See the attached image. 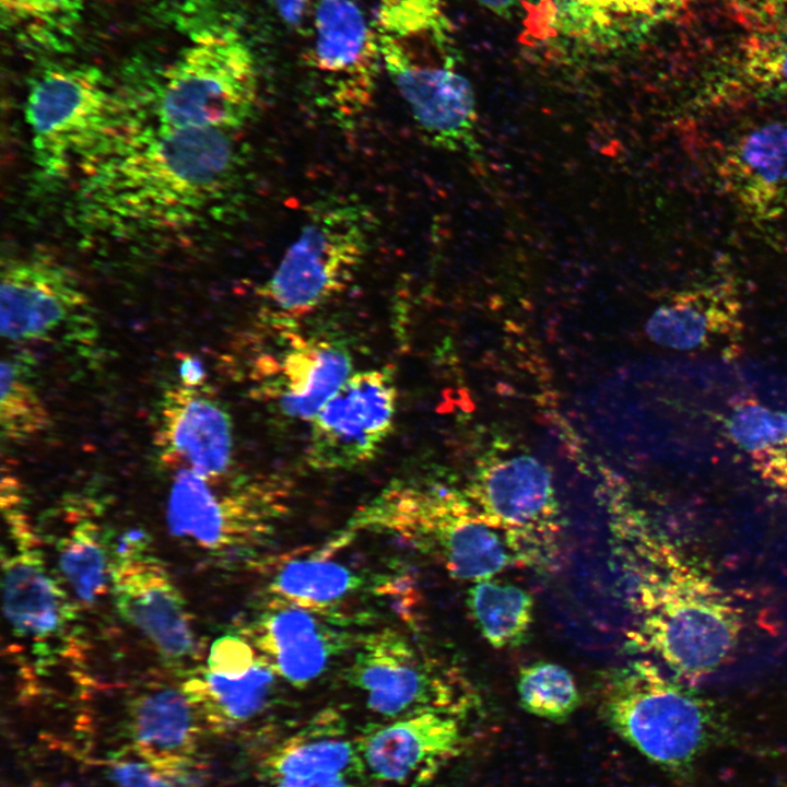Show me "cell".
Segmentation results:
<instances>
[{
    "mask_svg": "<svg viewBox=\"0 0 787 787\" xmlns=\"http://www.w3.org/2000/svg\"><path fill=\"white\" fill-rule=\"evenodd\" d=\"M4 518L14 551L2 554L3 613L16 636L44 643L61 635L74 611L48 572L24 513Z\"/></svg>",
    "mask_w": 787,
    "mask_h": 787,
    "instance_id": "ffe728a7",
    "label": "cell"
},
{
    "mask_svg": "<svg viewBox=\"0 0 787 787\" xmlns=\"http://www.w3.org/2000/svg\"><path fill=\"white\" fill-rule=\"evenodd\" d=\"M741 310L733 280L717 278L659 305L646 322V333L669 349L706 350L732 341L742 331Z\"/></svg>",
    "mask_w": 787,
    "mask_h": 787,
    "instance_id": "cb8c5ba5",
    "label": "cell"
},
{
    "mask_svg": "<svg viewBox=\"0 0 787 787\" xmlns=\"http://www.w3.org/2000/svg\"><path fill=\"white\" fill-rule=\"evenodd\" d=\"M725 428L764 481L787 488V411L745 399L735 404Z\"/></svg>",
    "mask_w": 787,
    "mask_h": 787,
    "instance_id": "f1b7e54d",
    "label": "cell"
},
{
    "mask_svg": "<svg viewBox=\"0 0 787 787\" xmlns=\"http://www.w3.org/2000/svg\"><path fill=\"white\" fill-rule=\"evenodd\" d=\"M373 227L357 203L316 210L259 290L274 319L294 321L341 293L366 257Z\"/></svg>",
    "mask_w": 787,
    "mask_h": 787,
    "instance_id": "52a82bcc",
    "label": "cell"
},
{
    "mask_svg": "<svg viewBox=\"0 0 787 787\" xmlns=\"http://www.w3.org/2000/svg\"><path fill=\"white\" fill-rule=\"evenodd\" d=\"M365 770L378 780L416 785L432 778L466 745L461 718L422 713L376 727L357 740Z\"/></svg>",
    "mask_w": 787,
    "mask_h": 787,
    "instance_id": "ac0fdd59",
    "label": "cell"
},
{
    "mask_svg": "<svg viewBox=\"0 0 787 787\" xmlns=\"http://www.w3.org/2000/svg\"><path fill=\"white\" fill-rule=\"evenodd\" d=\"M479 5L488 9L489 11L505 15L507 12H509L516 4L518 0H473Z\"/></svg>",
    "mask_w": 787,
    "mask_h": 787,
    "instance_id": "ab89813d",
    "label": "cell"
},
{
    "mask_svg": "<svg viewBox=\"0 0 787 787\" xmlns=\"http://www.w3.org/2000/svg\"><path fill=\"white\" fill-rule=\"evenodd\" d=\"M316 2L317 0H271L281 20L295 30H302L305 26L310 28Z\"/></svg>",
    "mask_w": 787,
    "mask_h": 787,
    "instance_id": "74e56055",
    "label": "cell"
},
{
    "mask_svg": "<svg viewBox=\"0 0 787 787\" xmlns=\"http://www.w3.org/2000/svg\"><path fill=\"white\" fill-rule=\"evenodd\" d=\"M783 95H787V22L747 32L714 62L696 96L726 104Z\"/></svg>",
    "mask_w": 787,
    "mask_h": 787,
    "instance_id": "d4e9b609",
    "label": "cell"
},
{
    "mask_svg": "<svg viewBox=\"0 0 787 787\" xmlns=\"http://www.w3.org/2000/svg\"><path fill=\"white\" fill-rule=\"evenodd\" d=\"M61 576L77 598L94 604L110 585L111 560L96 522L80 517L57 542Z\"/></svg>",
    "mask_w": 787,
    "mask_h": 787,
    "instance_id": "4dcf8cb0",
    "label": "cell"
},
{
    "mask_svg": "<svg viewBox=\"0 0 787 787\" xmlns=\"http://www.w3.org/2000/svg\"><path fill=\"white\" fill-rule=\"evenodd\" d=\"M2 23L25 37L59 46L78 28L82 0H0Z\"/></svg>",
    "mask_w": 787,
    "mask_h": 787,
    "instance_id": "836d02e7",
    "label": "cell"
},
{
    "mask_svg": "<svg viewBox=\"0 0 787 787\" xmlns=\"http://www.w3.org/2000/svg\"><path fill=\"white\" fill-rule=\"evenodd\" d=\"M169 386L157 406L155 447L165 465H180L212 481L232 465L233 423L209 389Z\"/></svg>",
    "mask_w": 787,
    "mask_h": 787,
    "instance_id": "2e32d148",
    "label": "cell"
},
{
    "mask_svg": "<svg viewBox=\"0 0 787 787\" xmlns=\"http://www.w3.org/2000/svg\"><path fill=\"white\" fill-rule=\"evenodd\" d=\"M280 353L254 364L257 390L284 416L310 422L352 374V357L338 342L294 332Z\"/></svg>",
    "mask_w": 787,
    "mask_h": 787,
    "instance_id": "e0dca14e",
    "label": "cell"
},
{
    "mask_svg": "<svg viewBox=\"0 0 787 787\" xmlns=\"http://www.w3.org/2000/svg\"><path fill=\"white\" fill-rule=\"evenodd\" d=\"M363 585L356 572L320 551L289 560L271 577L268 590L271 600L341 620L337 611L359 595Z\"/></svg>",
    "mask_w": 787,
    "mask_h": 787,
    "instance_id": "4316f807",
    "label": "cell"
},
{
    "mask_svg": "<svg viewBox=\"0 0 787 787\" xmlns=\"http://www.w3.org/2000/svg\"><path fill=\"white\" fill-rule=\"evenodd\" d=\"M466 493L517 564L540 569L556 564L560 507L551 473L536 457L519 454L481 463Z\"/></svg>",
    "mask_w": 787,
    "mask_h": 787,
    "instance_id": "9c48e42d",
    "label": "cell"
},
{
    "mask_svg": "<svg viewBox=\"0 0 787 787\" xmlns=\"http://www.w3.org/2000/svg\"><path fill=\"white\" fill-rule=\"evenodd\" d=\"M209 480L189 469L176 473L167 503L172 533L211 550L263 542L286 515L290 486L278 475H262L216 493Z\"/></svg>",
    "mask_w": 787,
    "mask_h": 787,
    "instance_id": "8fae6325",
    "label": "cell"
},
{
    "mask_svg": "<svg viewBox=\"0 0 787 787\" xmlns=\"http://www.w3.org/2000/svg\"><path fill=\"white\" fill-rule=\"evenodd\" d=\"M397 406L391 369L352 373L309 422L308 466L337 471L371 462L393 430Z\"/></svg>",
    "mask_w": 787,
    "mask_h": 787,
    "instance_id": "4fadbf2b",
    "label": "cell"
},
{
    "mask_svg": "<svg viewBox=\"0 0 787 787\" xmlns=\"http://www.w3.org/2000/svg\"><path fill=\"white\" fill-rule=\"evenodd\" d=\"M109 773L117 787H173L162 772L136 761L115 762Z\"/></svg>",
    "mask_w": 787,
    "mask_h": 787,
    "instance_id": "8d00e7d4",
    "label": "cell"
},
{
    "mask_svg": "<svg viewBox=\"0 0 787 787\" xmlns=\"http://www.w3.org/2000/svg\"><path fill=\"white\" fill-rule=\"evenodd\" d=\"M178 374L179 384L186 387L198 388L204 386L205 369L201 361L192 354L183 353L180 355Z\"/></svg>",
    "mask_w": 787,
    "mask_h": 787,
    "instance_id": "f35d334b",
    "label": "cell"
},
{
    "mask_svg": "<svg viewBox=\"0 0 787 787\" xmlns=\"http://www.w3.org/2000/svg\"><path fill=\"white\" fill-rule=\"evenodd\" d=\"M695 0H532L536 38L587 52L639 42Z\"/></svg>",
    "mask_w": 787,
    "mask_h": 787,
    "instance_id": "9a60e30c",
    "label": "cell"
},
{
    "mask_svg": "<svg viewBox=\"0 0 787 787\" xmlns=\"http://www.w3.org/2000/svg\"><path fill=\"white\" fill-rule=\"evenodd\" d=\"M265 768L271 787H357L366 771L357 741L346 738L332 710L283 741Z\"/></svg>",
    "mask_w": 787,
    "mask_h": 787,
    "instance_id": "603a6c76",
    "label": "cell"
},
{
    "mask_svg": "<svg viewBox=\"0 0 787 787\" xmlns=\"http://www.w3.org/2000/svg\"><path fill=\"white\" fill-rule=\"evenodd\" d=\"M729 16L747 32L772 28L784 23L787 0H717Z\"/></svg>",
    "mask_w": 787,
    "mask_h": 787,
    "instance_id": "d590c367",
    "label": "cell"
},
{
    "mask_svg": "<svg viewBox=\"0 0 787 787\" xmlns=\"http://www.w3.org/2000/svg\"><path fill=\"white\" fill-rule=\"evenodd\" d=\"M472 620L493 648L519 645L533 622V598L524 588L486 578L474 582L467 598Z\"/></svg>",
    "mask_w": 787,
    "mask_h": 787,
    "instance_id": "f546056e",
    "label": "cell"
},
{
    "mask_svg": "<svg viewBox=\"0 0 787 787\" xmlns=\"http://www.w3.org/2000/svg\"><path fill=\"white\" fill-rule=\"evenodd\" d=\"M599 704L621 739L674 777L688 776L713 739L707 706L649 660L606 672Z\"/></svg>",
    "mask_w": 787,
    "mask_h": 787,
    "instance_id": "5b68a950",
    "label": "cell"
},
{
    "mask_svg": "<svg viewBox=\"0 0 787 787\" xmlns=\"http://www.w3.org/2000/svg\"><path fill=\"white\" fill-rule=\"evenodd\" d=\"M197 710L184 689L157 686L138 695L130 707L137 751L160 771L191 760L198 736Z\"/></svg>",
    "mask_w": 787,
    "mask_h": 787,
    "instance_id": "484cf974",
    "label": "cell"
},
{
    "mask_svg": "<svg viewBox=\"0 0 787 787\" xmlns=\"http://www.w3.org/2000/svg\"><path fill=\"white\" fill-rule=\"evenodd\" d=\"M608 512L633 616L630 644L688 682L717 670L733 653L742 629L733 601L622 496L610 500Z\"/></svg>",
    "mask_w": 787,
    "mask_h": 787,
    "instance_id": "7a4b0ae2",
    "label": "cell"
},
{
    "mask_svg": "<svg viewBox=\"0 0 787 787\" xmlns=\"http://www.w3.org/2000/svg\"><path fill=\"white\" fill-rule=\"evenodd\" d=\"M721 186L755 224L787 215V122L770 121L740 134L717 166Z\"/></svg>",
    "mask_w": 787,
    "mask_h": 787,
    "instance_id": "44dd1931",
    "label": "cell"
},
{
    "mask_svg": "<svg viewBox=\"0 0 787 787\" xmlns=\"http://www.w3.org/2000/svg\"><path fill=\"white\" fill-rule=\"evenodd\" d=\"M517 693L524 710L553 723L567 720L582 701L573 674L552 661L522 667L518 673Z\"/></svg>",
    "mask_w": 787,
    "mask_h": 787,
    "instance_id": "d6a6232c",
    "label": "cell"
},
{
    "mask_svg": "<svg viewBox=\"0 0 787 787\" xmlns=\"http://www.w3.org/2000/svg\"><path fill=\"white\" fill-rule=\"evenodd\" d=\"M124 127L81 169L80 218L117 236L190 227L235 187L231 132Z\"/></svg>",
    "mask_w": 787,
    "mask_h": 787,
    "instance_id": "6da1fadb",
    "label": "cell"
},
{
    "mask_svg": "<svg viewBox=\"0 0 787 787\" xmlns=\"http://www.w3.org/2000/svg\"><path fill=\"white\" fill-rule=\"evenodd\" d=\"M257 99L254 54L238 28L218 21L193 31L166 68L154 111L166 128L232 132L251 118Z\"/></svg>",
    "mask_w": 787,
    "mask_h": 787,
    "instance_id": "277c9868",
    "label": "cell"
},
{
    "mask_svg": "<svg viewBox=\"0 0 787 787\" xmlns=\"http://www.w3.org/2000/svg\"><path fill=\"white\" fill-rule=\"evenodd\" d=\"M1 336L14 343H42L81 351L94 346L97 322L73 272L52 257L30 255L2 267Z\"/></svg>",
    "mask_w": 787,
    "mask_h": 787,
    "instance_id": "30bf717a",
    "label": "cell"
},
{
    "mask_svg": "<svg viewBox=\"0 0 787 787\" xmlns=\"http://www.w3.org/2000/svg\"><path fill=\"white\" fill-rule=\"evenodd\" d=\"M345 677L372 712L395 719L430 712L462 718L477 701L459 671L391 627L357 639Z\"/></svg>",
    "mask_w": 787,
    "mask_h": 787,
    "instance_id": "ba28073f",
    "label": "cell"
},
{
    "mask_svg": "<svg viewBox=\"0 0 787 787\" xmlns=\"http://www.w3.org/2000/svg\"><path fill=\"white\" fill-rule=\"evenodd\" d=\"M0 376L2 437L10 443H19L38 435L47 427L49 415L26 356L3 357Z\"/></svg>",
    "mask_w": 787,
    "mask_h": 787,
    "instance_id": "1f68e13d",
    "label": "cell"
},
{
    "mask_svg": "<svg viewBox=\"0 0 787 787\" xmlns=\"http://www.w3.org/2000/svg\"><path fill=\"white\" fill-rule=\"evenodd\" d=\"M261 658L248 638L227 634L211 645L205 669L224 674H242L255 667Z\"/></svg>",
    "mask_w": 787,
    "mask_h": 787,
    "instance_id": "e575fe53",
    "label": "cell"
},
{
    "mask_svg": "<svg viewBox=\"0 0 787 787\" xmlns=\"http://www.w3.org/2000/svg\"><path fill=\"white\" fill-rule=\"evenodd\" d=\"M309 31L316 101L346 122L367 108L376 90L383 62L375 28L353 0H317Z\"/></svg>",
    "mask_w": 787,
    "mask_h": 787,
    "instance_id": "7c38bea8",
    "label": "cell"
},
{
    "mask_svg": "<svg viewBox=\"0 0 787 787\" xmlns=\"http://www.w3.org/2000/svg\"><path fill=\"white\" fill-rule=\"evenodd\" d=\"M148 538L127 533L111 560L110 586L118 612L171 663L196 653V636L185 599L164 565L146 552Z\"/></svg>",
    "mask_w": 787,
    "mask_h": 787,
    "instance_id": "5bb4252c",
    "label": "cell"
},
{
    "mask_svg": "<svg viewBox=\"0 0 787 787\" xmlns=\"http://www.w3.org/2000/svg\"><path fill=\"white\" fill-rule=\"evenodd\" d=\"M413 119L430 140L448 149L468 144L477 121L470 82L454 58L386 67Z\"/></svg>",
    "mask_w": 787,
    "mask_h": 787,
    "instance_id": "7402d4cb",
    "label": "cell"
},
{
    "mask_svg": "<svg viewBox=\"0 0 787 787\" xmlns=\"http://www.w3.org/2000/svg\"><path fill=\"white\" fill-rule=\"evenodd\" d=\"M130 115L96 67L45 69L31 84L25 104L37 173L44 180L62 181L101 152Z\"/></svg>",
    "mask_w": 787,
    "mask_h": 787,
    "instance_id": "8992f818",
    "label": "cell"
},
{
    "mask_svg": "<svg viewBox=\"0 0 787 787\" xmlns=\"http://www.w3.org/2000/svg\"><path fill=\"white\" fill-rule=\"evenodd\" d=\"M363 532L396 538L459 580L492 578L517 564L467 493L443 483L392 481L354 512L341 538Z\"/></svg>",
    "mask_w": 787,
    "mask_h": 787,
    "instance_id": "3957f363",
    "label": "cell"
},
{
    "mask_svg": "<svg viewBox=\"0 0 787 787\" xmlns=\"http://www.w3.org/2000/svg\"><path fill=\"white\" fill-rule=\"evenodd\" d=\"M336 621L340 620L271 600L247 638L279 678L305 688L357 642Z\"/></svg>",
    "mask_w": 787,
    "mask_h": 787,
    "instance_id": "d6986e66",
    "label": "cell"
},
{
    "mask_svg": "<svg viewBox=\"0 0 787 787\" xmlns=\"http://www.w3.org/2000/svg\"><path fill=\"white\" fill-rule=\"evenodd\" d=\"M278 678L261 658L255 667L242 674L201 669L183 689L213 726L226 728L259 715L273 696Z\"/></svg>",
    "mask_w": 787,
    "mask_h": 787,
    "instance_id": "83f0119b",
    "label": "cell"
}]
</instances>
